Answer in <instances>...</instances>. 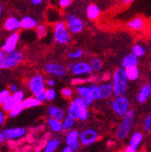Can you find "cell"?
<instances>
[{
    "label": "cell",
    "instance_id": "36",
    "mask_svg": "<svg viewBox=\"0 0 151 152\" xmlns=\"http://www.w3.org/2000/svg\"><path fill=\"white\" fill-rule=\"evenodd\" d=\"M24 110V108L22 107V105L21 104H17L15 107L9 112V117L11 118H16L18 117L19 115H20V114L22 113V111Z\"/></svg>",
    "mask_w": 151,
    "mask_h": 152
},
{
    "label": "cell",
    "instance_id": "10",
    "mask_svg": "<svg viewBox=\"0 0 151 152\" xmlns=\"http://www.w3.org/2000/svg\"><path fill=\"white\" fill-rule=\"evenodd\" d=\"M44 71L50 76L54 77H65L68 74V70L65 65L58 62H47L44 65Z\"/></svg>",
    "mask_w": 151,
    "mask_h": 152
},
{
    "label": "cell",
    "instance_id": "15",
    "mask_svg": "<svg viewBox=\"0 0 151 152\" xmlns=\"http://www.w3.org/2000/svg\"><path fill=\"white\" fill-rule=\"evenodd\" d=\"M3 28L5 31L9 33H13V32H19L20 30V19L16 16H9L7 17L4 23H3Z\"/></svg>",
    "mask_w": 151,
    "mask_h": 152
},
{
    "label": "cell",
    "instance_id": "7",
    "mask_svg": "<svg viewBox=\"0 0 151 152\" xmlns=\"http://www.w3.org/2000/svg\"><path fill=\"white\" fill-rule=\"evenodd\" d=\"M110 108L117 116L123 117L131 109V100L126 96H114L110 101Z\"/></svg>",
    "mask_w": 151,
    "mask_h": 152
},
{
    "label": "cell",
    "instance_id": "28",
    "mask_svg": "<svg viewBox=\"0 0 151 152\" xmlns=\"http://www.w3.org/2000/svg\"><path fill=\"white\" fill-rule=\"evenodd\" d=\"M89 66L94 72H99L103 68V60L99 57H92L89 59Z\"/></svg>",
    "mask_w": 151,
    "mask_h": 152
},
{
    "label": "cell",
    "instance_id": "16",
    "mask_svg": "<svg viewBox=\"0 0 151 152\" xmlns=\"http://www.w3.org/2000/svg\"><path fill=\"white\" fill-rule=\"evenodd\" d=\"M144 140H145L144 133L141 132V131H135L131 134L128 146L137 150L142 146V144H143V142H144Z\"/></svg>",
    "mask_w": 151,
    "mask_h": 152
},
{
    "label": "cell",
    "instance_id": "3",
    "mask_svg": "<svg viewBox=\"0 0 151 152\" xmlns=\"http://www.w3.org/2000/svg\"><path fill=\"white\" fill-rule=\"evenodd\" d=\"M112 86H113V96H125L129 88V80L127 79L125 70L122 67L115 69L112 74Z\"/></svg>",
    "mask_w": 151,
    "mask_h": 152
},
{
    "label": "cell",
    "instance_id": "17",
    "mask_svg": "<svg viewBox=\"0 0 151 152\" xmlns=\"http://www.w3.org/2000/svg\"><path fill=\"white\" fill-rule=\"evenodd\" d=\"M150 96H151V83H145V85H143L140 87L138 93H137V96H136L137 102L140 104L146 103L148 100Z\"/></svg>",
    "mask_w": 151,
    "mask_h": 152
},
{
    "label": "cell",
    "instance_id": "58",
    "mask_svg": "<svg viewBox=\"0 0 151 152\" xmlns=\"http://www.w3.org/2000/svg\"><path fill=\"white\" fill-rule=\"evenodd\" d=\"M71 1H72V0H71Z\"/></svg>",
    "mask_w": 151,
    "mask_h": 152
},
{
    "label": "cell",
    "instance_id": "11",
    "mask_svg": "<svg viewBox=\"0 0 151 152\" xmlns=\"http://www.w3.org/2000/svg\"><path fill=\"white\" fill-rule=\"evenodd\" d=\"M99 138V134L93 128H85L80 133L79 141L82 146L90 147Z\"/></svg>",
    "mask_w": 151,
    "mask_h": 152
},
{
    "label": "cell",
    "instance_id": "31",
    "mask_svg": "<svg viewBox=\"0 0 151 152\" xmlns=\"http://www.w3.org/2000/svg\"><path fill=\"white\" fill-rule=\"evenodd\" d=\"M36 36L39 39H43V38L47 37L48 34V25L47 23H38L34 29Z\"/></svg>",
    "mask_w": 151,
    "mask_h": 152
},
{
    "label": "cell",
    "instance_id": "29",
    "mask_svg": "<svg viewBox=\"0 0 151 152\" xmlns=\"http://www.w3.org/2000/svg\"><path fill=\"white\" fill-rule=\"evenodd\" d=\"M125 70V74L129 82H134L140 77V70L138 67H130Z\"/></svg>",
    "mask_w": 151,
    "mask_h": 152
},
{
    "label": "cell",
    "instance_id": "19",
    "mask_svg": "<svg viewBox=\"0 0 151 152\" xmlns=\"http://www.w3.org/2000/svg\"><path fill=\"white\" fill-rule=\"evenodd\" d=\"M20 29L22 30H34L35 27L38 25V20L33 16H30V15H25L21 19H20Z\"/></svg>",
    "mask_w": 151,
    "mask_h": 152
},
{
    "label": "cell",
    "instance_id": "44",
    "mask_svg": "<svg viewBox=\"0 0 151 152\" xmlns=\"http://www.w3.org/2000/svg\"><path fill=\"white\" fill-rule=\"evenodd\" d=\"M36 98H37V100H39L42 104L44 103L47 101V96H46V90L43 91V92H40L39 94H37L36 96H34Z\"/></svg>",
    "mask_w": 151,
    "mask_h": 152
},
{
    "label": "cell",
    "instance_id": "32",
    "mask_svg": "<svg viewBox=\"0 0 151 152\" xmlns=\"http://www.w3.org/2000/svg\"><path fill=\"white\" fill-rule=\"evenodd\" d=\"M20 39V34L19 32H13L10 33L9 35L7 37V39L5 41V43H7V45H10L14 48H18V45Z\"/></svg>",
    "mask_w": 151,
    "mask_h": 152
},
{
    "label": "cell",
    "instance_id": "13",
    "mask_svg": "<svg viewBox=\"0 0 151 152\" xmlns=\"http://www.w3.org/2000/svg\"><path fill=\"white\" fill-rule=\"evenodd\" d=\"M127 27L132 31L142 33L147 27V21L144 17L137 16L127 22Z\"/></svg>",
    "mask_w": 151,
    "mask_h": 152
},
{
    "label": "cell",
    "instance_id": "9",
    "mask_svg": "<svg viewBox=\"0 0 151 152\" xmlns=\"http://www.w3.org/2000/svg\"><path fill=\"white\" fill-rule=\"evenodd\" d=\"M4 141H17L25 137L27 134V129L25 127L14 126L5 128L2 131Z\"/></svg>",
    "mask_w": 151,
    "mask_h": 152
},
{
    "label": "cell",
    "instance_id": "48",
    "mask_svg": "<svg viewBox=\"0 0 151 152\" xmlns=\"http://www.w3.org/2000/svg\"><path fill=\"white\" fill-rule=\"evenodd\" d=\"M82 145H81V143H80V141H78V142H76V143H74L73 145L71 146V148L75 151V152H77V151H79L81 148H82Z\"/></svg>",
    "mask_w": 151,
    "mask_h": 152
},
{
    "label": "cell",
    "instance_id": "33",
    "mask_svg": "<svg viewBox=\"0 0 151 152\" xmlns=\"http://www.w3.org/2000/svg\"><path fill=\"white\" fill-rule=\"evenodd\" d=\"M85 52L82 48H75L73 50H71L67 53V57L68 58H70L71 60H77L80 59L84 57Z\"/></svg>",
    "mask_w": 151,
    "mask_h": 152
},
{
    "label": "cell",
    "instance_id": "27",
    "mask_svg": "<svg viewBox=\"0 0 151 152\" xmlns=\"http://www.w3.org/2000/svg\"><path fill=\"white\" fill-rule=\"evenodd\" d=\"M22 107L24 108V110H28V109H33V108H37V107H40L42 105V103L37 100V98L35 96H28L25 97L23 101L21 102Z\"/></svg>",
    "mask_w": 151,
    "mask_h": 152
},
{
    "label": "cell",
    "instance_id": "57",
    "mask_svg": "<svg viewBox=\"0 0 151 152\" xmlns=\"http://www.w3.org/2000/svg\"><path fill=\"white\" fill-rule=\"evenodd\" d=\"M138 152V151H137ZM139 152H147V151H139Z\"/></svg>",
    "mask_w": 151,
    "mask_h": 152
},
{
    "label": "cell",
    "instance_id": "21",
    "mask_svg": "<svg viewBox=\"0 0 151 152\" xmlns=\"http://www.w3.org/2000/svg\"><path fill=\"white\" fill-rule=\"evenodd\" d=\"M100 7L96 4H89L86 7V17L90 20H96L100 17Z\"/></svg>",
    "mask_w": 151,
    "mask_h": 152
},
{
    "label": "cell",
    "instance_id": "20",
    "mask_svg": "<svg viewBox=\"0 0 151 152\" xmlns=\"http://www.w3.org/2000/svg\"><path fill=\"white\" fill-rule=\"evenodd\" d=\"M138 64H139V58L133 55L132 53H129V54L125 55L123 58V59L120 60V67L123 68V69H127V68L130 67H137Z\"/></svg>",
    "mask_w": 151,
    "mask_h": 152
},
{
    "label": "cell",
    "instance_id": "39",
    "mask_svg": "<svg viewBox=\"0 0 151 152\" xmlns=\"http://www.w3.org/2000/svg\"><path fill=\"white\" fill-rule=\"evenodd\" d=\"M71 0H57L55 7L58 10H66L71 5Z\"/></svg>",
    "mask_w": 151,
    "mask_h": 152
},
{
    "label": "cell",
    "instance_id": "53",
    "mask_svg": "<svg viewBox=\"0 0 151 152\" xmlns=\"http://www.w3.org/2000/svg\"><path fill=\"white\" fill-rule=\"evenodd\" d=\"M3 142H4L3 134H2V132H1V131H0V145H2V144H3Z\"/></svg>",
    "mask_w": 151,
    "mask_h": 152
},
{
    "label": "cell",
    "instance_id": "52",
    "mask_svg": "<svg viewBox=\"0 0 151 152\" xmlns=\"http://www.w3.org/2000/svg\"><path fill=\"white\" fill-rule=\"evenodd\" d=\"M123 152H137V150L128 146V147L124 149V151H123Z\"/></svg>",
    "mask_w": 151,
    "mask_h": 152
},
{
    "label": "cell",
    "instance_id": "47",
    "mask_svg": "<svg viewBox=\"0 0 151 152\" xmlns=\"http://www.w3.org/2000/svg\"><path fill=\"white\" fill-rule=\"evenodd\" d=\"M17 90H19V86H18L17 83H11V85L9 86V91L11 94L15 93Z\"/></svg>",
    "mask_w": 151,
    "mask_h": 152
},
{
    "label": "cell",
    "instance_id": "22",
    "mask_svg": "<svg viewBox=\"0 0 151 152\" xmlns=\"http://www.w3.org/2000/svg\"><path fill=\"white\" fill-rule=\"evenodd\" d=\"M101 91V99H109L113 96V86L111 82H105L99 85Z\"/></svg>",
    "mask_w": 151,
    "mask_h": 152
},
{
    "label": "cell",
    "instance_id": "40",
    "mask_svg": "<svg viewBox=\"0 0 151 152\" xmlns=\"http://www.w3.org/2000/svg\"><path fill=\"white\" fill-rule=\"evenodd\" d=\"M143 129L146 133H149L151 131V114L148 115L143 121Z\"/></svg>",
    "mask_w": 151,
    "mask_h": 152
},
{
    "label": "cell",
    "instance_id": "1",
    "mask_svg": "<svg viewBox=\"0 0 151 152\" xmlns=\"http://www.w3.org/2000/svg\"><path fill=\"white\" fill-rule=\"evenodd\" d=\"M65 112L66 116L71 117L75 121L79 120L81 121H85L89 117L88 108L86 107L84 99L79 96L70 102L69 106H68V109Z\"/></svg>",
    "mask_w": 151,
    "mask_h": 152
},
{
    "label": "cell",
    "instance_id": "18",
    "mask_svg": "<svg viewBox=\"0 0 151 152\" xmlns=\"http://www.w3.org/2000/svg\"><path fill=\"white\" fill-rule=\"evenodd\" d=\"M47 113L49 116V118H53L58 121H62L66 116L65 110L62 108L58 107V106L55 105H49L47 109Z\"/></svg>",
    "mask_w": 151,
    "mask_h": 152
},
{
    "label": "cell",
    "instance_id": "45",
    "mask_svg": "<svg viewBox=\"0 0 151 152\" xmlns=\"http://www.w3.org/2000/svg\"><path fill=\"white\" fill-rule=\"evenodd\" d=\"M46 86L48 87H54L56 86V80L54 78H49L46 81Z\"/></svg>",
    "mask_w": 151,
    "mask_h": 152
},
{
    "label": "cell",
    "instance_id": "5",
    "mask_svg": "<svg viewBox=\"0 0 151 152\" xmlns=\"http://www.w3.org/2000/svg\"><path fill=\"white\" fill-rule=\"evenodd\" d=\"M53 37L54 41L60 45H67L71 41V34L62 20H59L53 25Z\"/></svg>",
    "mask_w": 151,
    "mask_h": 152
},
{
    "label": "cell",
    "instance_id": "6",
    "mask_svg": "<svg viewBox=\"0 0 151 152\" xmlns=\"http://www.w3.org/2000/svg\"><path fill=\"white\" fill-rule=\"evenodd\" d=\"M62 20L71 34H78L84 31L85 22L77 15L71 12H65Z\"/></svg>",
    "mask_w": 151,
    "mask_h": 152
},
{
    "label": "cell",
    "instance_id": "12",
    "mask_svg": "<svg viewBox=\"0 0 151 152\" xmlns=\"http://www.w3.org/2000/svg\"><path fill=\"white\" fill-rule=\"evenodd\" d=\"M71 72L75 77H85V76H90L93 74V72L87 61L74 62Z\"/></svg>",
    "mask_w": 151,
    "mask_h": 152
},
{
    "label": "cell",
    "instance_id": "51",
    "mask_svg": "<svg viewBox=\"0 0 151 152\" xmlns=\"http://www.w3.org/2000/svg\"><path fill=\"white\" fill-rule=\"evenodd\" d=\"M73 65H74V61H73V60H71L70 62H68V63H67V66H66L67 70H68V71H71V70L72 69Z\"/></svg>",
    "mask_w": 151,
    "mask_h": 152
},
{
    "label": "cell",
    "instance_id": "46",
    "mask_svg": "<svg viewBox=\"0 0 151 152\" xmlns=\"http://www.w3.org/2000/svg\"><path fill=\"white\" fill-rule=\"evenodd\" d=\"M6 121V112L0 110V126H2Z\"/></svg>",
    "mask_w": 151,
    "mask_h": 152
},
{
    "label": "cell",
    "instance_id": "43",
    "mask_svg": "<svg viewBox=\"0 0 151 152\" xmlns=\"http://www.w3.org/2000/svg\"><path fill=\"white\" fill-rule=\"evenodd\" d=\"M0 48H1V49H2V51L4 53H10V52H12V51L17 49V48H14V47H12V45H7L5 42L1 45V47H0Z\"/></svg>",
    "mask_w": 151,
    "mask_h": 152
},
{
    "label": "cell",
    "instance_id": "14",
    "mask_svg": "<svg viewBox=\"0 0 151 152\" xmlns=\"http://www.w3.org/2000/svg\"><path fill=\"white\" fill-rule=\"evenodd\" d=\"M76 92H77L78 96L84 99L87 108L92 107L95 100L91 96V94H90V90H89L88 85H80V86H78L76 87Z\"/></svg>",
    "mask_w": 151,
    "mask_h": 152
},
{
    "label": "cell",
    "instance_id": "24",
    "mask_svg": "<svg viewBox=\"0 0 151 152\" xmlns=\"http://www.w3.org/2000/svg\"><path fill=\"white\" fill-rule=\"evenodd\" d=\"M131 53L133 55H134L135 57L140 58H143L147 55V48L143 43H134L132 47Z\"/></svg>",
    "mask_w": 151,
    "mask_h": 152
},
{
    "label": "cell",
    "instance_id": "50",
    "mask_svg": "<svg viewBox=\"0 0 151 152\" xmlns=\"http://www.w3.org/2000/svg\"><path fill=\"white\" fill-rule=\"evenodd\" d=\"M60 152H75V151L71 148V147H70V146H65L61 149V151H60Z\"/></svg>",
    "mask_w": 151,
    "mask_h": 152
},
{
    "label": "cell",
    "instance_id": "2",
    "mask_svg": "<svg viewBox=\"0 0 151 152\" xmlns=\"http://www.w3.org/2000/svg\"><path fill=\"white\" fill-rule=\"evenodd\" d=\"M122 118L123 120L117 127L115 132L116 137L120 140L127 138L132 132L133 128L136 124V111L133 109H130V110Z\"/></svg>",
    "mask_w": 151,
    "mask_h": 152
},
{
    "label": "cell",
    "instance_id": "8",
    "mask_svg": "<svg viewBox=\"0 0 151 152\" xmlns=\"http://www.w3.org/2000/svg\"><path fill=\"white\" fill-rule=\"evenodd\" d=\"M27 86L30 92L34 96L40 92L46 90V80H44V75L41 73H36L33 75L27 82Z\"/></svg>",
    "mask_w": 151,
    "mask_h": 152
},
{
    "label": "cell",
    "instance_id": "23",
    "mask_svg": "<svg viewBox=\"0 0 151 152\" xmlns=\"http://www.w3.org/2000/svg\"><path fill=\"white\" fill-rule=\"evenodd\" d=\"M80 132L77 129H71L70 131H67V134L65 135V144L66 146L71 147L74 143L79 141Z\"/></svg>",
    "mask_w": 151,
    "mask_h": 152
},
{
    "label": "cell",
    "instance_id": "35",
    "mask_svg": "<svg viewBox=\"0 0 151 152\" xmlns=\"http://www.w3.org/2000/svg\"><path fill=\"white\" fill-rule=\"evenodd\" d=\"M61 123H62L63 131H70L71 129H73L75 125V120L71 117L65 116L64 119L61 121Z\"/></svg>",
    "mask_w": 151,
    "mask_h": 152
},
{
    "label": "cell",
    "instance_id": "42",
    "mask_svg": "<svg viewBox=\"0 0 151 152\" xmlns=\"http://www.w3.org/2000/svg\"><path fill=\"white\" fill-rule=\"evenodd\" d=\"M10 95H11V93L9 91V89H2L0 91V106L9 98V96Z\"/></svg>",
    "mask_w": 151,
    "mask_h": 152
},
{
    "label": "cell",
    "instance_id": "37",
    "mask_svg": "<svg viewBox=\"0 0 151 152\" xmlns=\"http://www.w3.org/2000/svg\"><path fill=\"white\" fill-rule=\"evenodd\" d=\"M13 99L15 100V102H16L17 104H21V102L23 101V99L25 98V94L22 90H17L16 92L11 94Z\"/></svg>",
    "mask_w": 151,
    "mask_h": 152
},
{
    "label": "cell",
    "instance_id": "49",
    "mask_svg": "<svg viewBox=\"0 0 151 152\" xmlns=\"http://www.w3.org/2000/svg\"><path fill=\"white\" fill-rule=\"evenodd\" d=\"M29 1L33 6L38 7V6H41L44 2V0H29Z\"/></svg>",
    "mask_w": 151,
    "mask_h": 152
},
{
    "label": "cell",
    "instance_id": "55",
    "mask_svg": "<svg viewBox=\"0 0 151 152\" xmlns=\"http://www.w3.org/2000/svg\"><path fill=\"white\" fill-rule=\"evenodd\" d=\"M133 1V0H123V3H124L125 5H129V4H131Z\"/></svg>",
    "mask_w": 151,
    "mask_h": 152
},
{
    "label": "cell",
    "instance_id": "26",
    "mask_svg": "<svg viewBox=\"0 0 151 152\" xmlns=\"http://www.w3.org/2000/svg\"><path fill=\"white\" fill-rule=\"evenodd\" d=\"M60 146V139L58 137H51L47 141L42 152H55Z\"/></svg>",
    "mask_w": 151,
    "mask_h": 152
},
{
    "label": "cell",
    "instance_id": "56",
    "mask_svg": "<svg viewBox=\"0 0 151 152\" xmlns=\"http://www.w3.org/2000/svg\"><path fill=\"white\" fill-rule=\"evenodd\" d=\"M4 54L5 53L2 51V49H1V48H0V60H1V58H3V56H4Z\"/></svg>",
    "mask_w": 151,
    "mask_h": 152
},
{
    "label": "cell",
    "instance_id": "41",
    "mask_svg": "<svg viewBox=\"0 0 151 152\" xmlns=\"http://www.w3.org/2000/svg\"><path fill=\"white\" fill-rule=\"evenodd\" d=\"M60 94H61V96L64 98H66V99H70L73 96V91L70 87H63L61 91H60Z\"/></svg>",
    "mask_w": 151,
    "mask_h": 152
},
{
    "label": "cell",
    "instance_id": "34",
    "mask_svg": "<svg viewBox=\"0 0 151 152\" xmlns=\"http://www.w3.org/2000/svg\"><path fill=\"white\" fill-rule=\"evenodd\" d=\"M16 105H17V103L15 102V100L13 99L12 96L10 95L9 96V98H7V99L1 105L2 106V110L5 111L6 113H9Z\"/></svg>",
    "mask_w": 151,
    "mask_h": 152
},
{
    "label": "cell",
    "instance_id": "25",
    "mask_svg": "<svg viewBox=\"0 0 151 152\" xmlns=\"http://www.w3.org/2000/svg\"><path fill=\"white\" fill-rule=\"evenodd\" d=\"M47 126L49 128L50 132L58 134L63 132V127H62V123L61 121H58L53 118H48L47 120Z\"/></svg>",
    "mask_w": 151,
    "mask_h": 152
},
{
    "label": "cell",
    "instance_id": "30",
    "mask_svg": "<svg viewBox=\"0 0 151 152\" xmlns=\"http://www.w3.org/2000/svg\"><path fill=\"white\" fill-rule=\"evenodd\" d=\"M89 90H90V94L91 96L93 97V99L95 101L96 100H100L101 99V91L99 85H97L96 83H91L88 85Z\"/></svg>",
    "mask_w": 151,
    "mask_h": 152
},
{
    "label": "cell",
    "instance_id": "54",
    "mask_svg": "<svg viewBox=\"0 0 151 152\" xmlns=\"http://www.w3.org/2000/svg\"><path fill=\"white\" fill-rule=\"evenodd\" d=\"M2 14H3V6L1 3V0H0V18L2 17Z\"/></svg>",
    "mask_w": 151,
    "mask_h": 152
},
{
    "label": "cell",
    "instance_id": "4",
    "mask_svg": "<svg viewBox=\"0 0 151 152\" xmlns=\"http://www.w3.org/2000/svg\"><path fill=\"white\" fill-rule=\"evenodd\" d=\"M24 60V53L20 49H16L10 53H5L0 60V70L13 69L18 67Z\"/></svg>",
    "mask_w": 151,
    "mask_h": 152
},
{
    "label": "cell",
    "instance_id": "38",
    "mask_svg": "<svg viewBox=\"0 0 151 152\" xmlns=\"http://www.w3.org/2000/svg\"><path fill=\"white\" fill-rule=\"evenodd\" d=\"M57 91L54 89V87H48L46 88V96H47V101H53L57 98Z\"/></svg>",
    "mask_w": 151,
    "mask_h": 152
}]
</instances>
